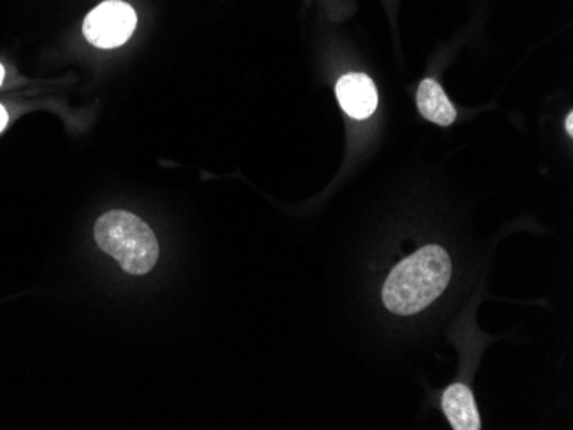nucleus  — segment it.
Instances as JSON below:
<instances>
[{"label": "nucleus", "mask_w": 573, "mask_h": 430, "mask_svg": "<svg viewBox=\"0 0 573 430\" xmlns=\"http://www.w3.org/2000/svg\"><path fill=\"white\" fill-rule=\"evenodd\" d=\"M9 122V115L8 112H6L4 106L0 105V133L4 131L6 125H8Z\"/></svg>", "instance_id": "nucleus-7"}, {"label": "nucleus", "mask_w": 573, "mask_h": 430, "mask_svg": "<svg viewBox=\"0 0 573 430\" xmlns=\"http://www.w3.org/2000/svg\"><path fill=\"white\" fill-rule=\"evenodd\" d=\"M95 238L100 249L115 257L121 268L131 275H146L158 260L155 234L133 213L114 209L100 216Z\"/></svg>", "instance_id": "nucleus-2"}, {"label": "nucleus", "mask_w": 573, "mask_h": 430, "mask_svg": "<svg viewBox=\"0 0 573 430\" xmlns=\"http://www.w3.org/2000/svg\"><path fill=\"white\" fill-rule=\"evenodd\" d=\"M565 127H566V133H569L570 136H572V134H573V114H572V112H570V114L566 115Z\"/></svg>", "instance_id": "nucleus-8"}, {"label": "nucleus", "mask_w": 573, "mask_h": 430, "mask_svg": "<svg viewBox=\"0 0 573 430\" xmlns=\"http://www.w3.org/2000/svg\"><path fill=\"white\" fill-rule=\"evenodd\" d=\"M444 416L449 419L450 426L456 430H479L478 408L471 389L463 385L450 386L443 395Z\"/></svg>", "instance_id": "nucleus-5"}, {"label": "nucleus", "mask_w": 573, "mask_h": 430, "mask_svg": "<svg viewBox=\"0 0 573 430\" xmlns=\"http://www.w3.org/2000/svg\"><path fill=\"white\" fill-rule=\"evenodd\" d=\"M6 71L4 68H2V64H0V84H2V81H4Z\"/></svg>", "instance_id": "nucleus-9"}, {"label": "nucleus", "mask_w": 573, "mask_h": 430, "mask_svg": "<svg viewBox=\"0 0 573 430\" xmlns=\"http://www.w3.org/2000/svg\"><path fill=\"white\" fill-rule=\"evenodd\" d=\"M418 109L426 121L447 127L452 125L457 119L456 106L450 103L449 96L444 95L443 88L434 80H424L419 84Z\"/></svg>", "instance_id": "nucleus-6"}, {"label": "nucleus", "mask_w": 573, "mask_h": 430, "mask_svg": "<svg viewBox=\"0 0 573 430\" xmlns=\"http://www.w3.org/2000/svg\"><path fill=\"white\" fill-rule=\"evenodd\" d=\"M452 276V260L440 246H428L407 257L388 276L385 306L399 316H412L443 294Z\"/></svg>", "instance_id": "nucleus-1"}, {"label": "nucleus", "mask_w": 573, "mask_h": 430, "mask_svg": "<svg viewBox=\"0 0 573 430\" xmlns=\"http://www.w3.org/2000/svg\"><path fill=\"white\" fill-rule=\"evenodd\" d=\"M136 23V11L127 2L105 0L86 16L84 39L99 49H115L133 37Z\"/></svg>", "instance_id": "nucleus-3"}, {"label": "nucleus", "mask_w": 573, "mask_h": 430, "mask_svg": "<svg viewBox=\"0 0 573 430\" xmlns=\"http://www.w3.org/2000/svg\"><path fill=\"white\" fill-rule=\"evenodd\" d=\"M337 99L349 117L362 121L371 117L378 106V91L371 78L350 72L337 83Z\"/></svg>", "instance_id": "nucleus-4"}]
</instances>
